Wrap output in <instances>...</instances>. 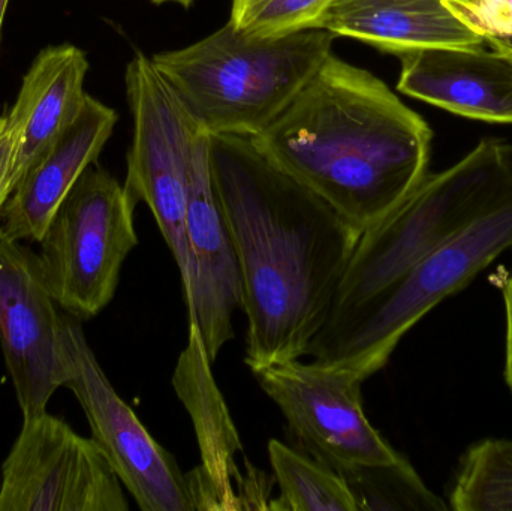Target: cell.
I'll return each instance as SVG.
<instances>
[{
    "label": "cell",
    "instance_id": "ffe728a7",
    "mask_svg": "<svg viewBox=\"0 0 512 511\" xmlns=\"http://www.w3.org/2000/svg\"><path fill=\"white\" fill-rule=\"evenodd\" d=\"M360 511H445L448 504L430 491L408 459L364 467L346 474Z\"/></svg>",
    "mask_w": 512,
    "mask_h": 511
},
{
    "label": "cell",
    "instance_id": "8992f818",
    "mask_svg": "<svg viewBox=\"0 0 512 511\" xmlns=\"http://www.w3.org/2000/svg\"><path fill=\"white\" fill-rule=\"evenodd\" d=\"M137 203L104 168L81 174L42 234L38 258L60 309L78 320L101 314L138 236Z\"/></svg>",
    "mask_w": 512,
    "mask_h": 511
},
{
    "label": "cell",
    "instance_id": "7a4b0ae2",
    "mask_svg": "<svg viewBox=\"0 0 512 511\" xmlns=\"http://www.w3.org/2000/svg\"><path fill=\"white\" fill-rule=\"evenodd\" d=\"M254 141L364 233L426 179L432 129L384 81L331 53Z\"/></svg>",
    "mask_w": 512,
    "mask_h": 511
},
{
    "label": "cell",
    "instance_id": "d6986e66",
    "mask_svg": "<svg viewBox=\"0 0 512 511\" xmlns=\"http://www.w3.org/2000/svg\"><path fill=\"white\" fill-rule=\"evenodd\" d=\"M454 511H512V440L486 438L472 444L447 491Z\"/></svg>",
    "mask_w": 512,
    "mask_h": 511
},
{
    "label": "cell",
    "instance_id": "30bf717a",
    "mask_svg": "<svg viewBox=\"0 0 512 511\" xmlns=\"http://www.w3.org/2000/svg\"><path fill=\"white\" fill-rule=\"evenodd\" d=\"M0 470V511L129 510L122 482L95 441L47 411L23 419Z\"/></svg>",
    "mask_w": 512,
    "mask_h": 511
},
{
    "label": "cell",
    "instance_id": "e0dca14e",
    "mask_svg": "<svg viewBox=\"0 0 512 511\" xmlns=\"http://www.w3.org/2000/svg\"><path fill=\"white\" fill-rule=\"evenodd\" d=\"M319 29L399 57L426 48L484 44L444 0H334Z\"/></svg>",
    "mask_w": 512,
    "mask_h": 511
},
{
    "label": "cell",
    "instance_id": "9c48e42d",
    "mask_svg": "<svg viewBox=\"0 0 512 511\" xmlns=\"http://www.w3.org/2000/svg\"><path fill=\"white\" fill-rule=\"evenodd\" d=\"M66 389L80 402L92 440L143 511H195L188 477L137 414L120 398L84 335L81 320L63 314Z\"/></svg>",
    "mask_w": 512,
    "mask_h": 511
},
{
    "label": "cell",
    "instance_id": "5b68a950",
    "mask_svg": "<svg viewBox=\"0 0 512 511\" xmlns=\"http://www.w3.org/2000/svg\"><path fill=\"white\" fill-rule=\"evenodd\" d=\"M511 249L512 194L375 296L331 315L309 356L369 380L387 366L412 327Z\"/></svg>",
    "mask_w": 512,
    "mask_h": 511
},
{
    "label": "cell",
    "instance_id": "603a6c76",
    "mask_svg": "<svg viewBox=\"0 0 512 511\" xmlns=\"http://www.w3.org/2000/svg\"><path fill=\"white\" fill-rule=\"evenodd\" d=\"M12 162H14V141L6 126V116L3 114L0 116V215L14 191Z\"/></svg>",
    "mask_w": 512,
    "mask_h": 511
},
{
    "label": "cell",
    "instance_id": "7402d4cb",
    "mask_svg": "<svg viewBox=\"0 0 512 511\" xmlns=\"http://www.w3.org/2000/svg\"><path fill=\"white\" fill-rule=\"evenodd\" d=\"M444 5L484 42L512 41V0H444Z\"/></svg>",
    "mask_w": 512,
    "mask_h": 511
},
{
    "label": "cell",
    "instance_id": "4fadbf2b",
    "mask_svg": "<svg viewBox=\"0 0 512 511\" xmlns=\"http://www.w3.org/2000/svg\"><path fill=\"white\" fill-rule=\"evenodd\" d=\"M212 363L200 327L189 320L188 345L180 353L171 383L191 417L200 447V467L186 474L192 503L195 511L251 509L261 471L249 467L246 477L240 473L237 459L243 455V444L213 377Z\"/></svg>",
    "mask_w": 512,
    "mask_h": 511
},
{
    "label": "cell",
    "instance_id": "277c9868",
    "mask_svg": "<svg viewBox=\"0 0 512 511\" xmlns=\"http://www.w3.org/2000/svg\"><path fill=\"white\" fill-rule=\"evenodd\" d=\"M511 194L512 147L495 138L448 170L427 174L390 216L361 234L331 315L375 296Z\"/></svg>",
    "mask_w": 512,
    "mask_h": 511
},
{
    "label": "cell",
    "instance_id": "ac0fdd59",
    "mask_svg": "<svg viewBox=\"0 0 512 511\" xmlns=\"http://www.w3.org/2000/svg\"><path fill=\"white\" fill-rule=\"evenodd\" d=\"M268 459L280 498L271 510L360 511L345 477L304 450L270 440Z\"/></svg>",
    "mask_w": 512,
    "mask_h": 511
},
{
    "label": "cell",
    "instance_id": "5bb4252c",
    "mask_svg": "<svg viewBox=\"0 0 512 511\" xmlns=\"http://www.w3.org/2000/svg\"><path fill=\"white\" fill-rule=\"evenodd\" d=\"M117 113L90 96L77 119L27 168L0 215L11 239L39 242L81 174L96 164L116 128Z\"/></svg>",
    "mask_w": 512,
    "mask_h": 511
},
{
    "label": "cell",
    "instance_id": "ba28073f",
    "mask_svg": "<svg viewBox=\"0 0 512 511\" xmlns=\"http://www.w3.org/2000/svg\"><path fill=\"white\" fill-rule=\"evenodd\" d=\"M254 375L285 417L301 450L340 476L405 458L367 419L361 395L366 380L358 372L321 360L298 359Z\"/></svg>",
    "mask_w": 512,
    "mask_h": 511
},
{
    "label": "cell",
    "instance_id": "484cf974",
    "mask_svg": "<svg viewBox=\"0 0 512 511\" xmlns=\"http://www.w3.org/2000/svg\"><path fill=\"white\" fill-rule=\"evenodd\" d=\"M155 5H165V3H174V5L182 6V8H189L195 0H150Z\"/></svg>",
    "mask_w": 512,
    "mask_h": 511
},
{
    "label": "cell",
    "instance_id": "9a60e30c",
    "mask_svg": "<svg viewBox=\"0 0 512 511\" xmlns=\"http://www.w3.org/2000/svg\"><path fill=\"white\" fill-rule=\"evenodd\" d=\"M397 89L450 113L512 125V60L483 47H435L403 54Z\"/></svg>",
    "mask_w": 512,
    "mask_h": 511
},
{
    "label": "cell",
    "instance_id": "8fae6325",
    "mask_svg": "<svg viewBox=\"0 0 512 511\" xmlns=\"http://www.w3.org/2000/svg\"><path fill=\"white\" fill-rule=\"evenodd\" d=\"M63 314L38 255L0 225V347L23 419L65 386Z\"/></svg>",
    "mask_w": 512,
    "mask_h": 511
},
{
    "label": "cell",
    "instance_id": "6da1fadb",
    "mask_svg": "<svg viewBox=\"0 0 512 511\" xmlns=\"http://www.w3.org/2000/svg\"><path fill=\"white\" fill-rule=\"evenodd\" d=\"M209 138L242 279L246 365L256 372L309 356L363 233L280 170L254 138Z\"/></svg>",
    "mask_w": 512,
    "mask_h": 511
},
{
    "label": "cell",
    "instance_id": "7c38bea8",
    "mask_svg": "<svg viewBox=\"0 0 512 511\" xmlns=\"http://www.w3.org/2000/svg\"><path fill=\"white\" fill-rule=\"evenodd\" d=\"M210 138L201 132L189 173L186 240L191 263L189 320L200 327L210 360L233 341L234 314L242 309V279L227 218L210 165Z\"/></svg>",
    "mask_w": 512,
    "mask_h": 511
},
{
    "label": "cell",
    "instance_id": "2e32d148",
    "mask_svg": "<svg viewBox=\"0 0 512 511\" xmlns=\"http://www.w3.org/2000/svg\"><path fill=\"white\" fill-rule=\"evenodd\" d=\"M87 72L86 53L72 44L45 47L27 69L17 99L5 114L14 141V189L27 168L77 119L87 95Z\"/></svg>",
    "mask_w": 512,
    "mask_h": 511
},
{
    "label": "cell",
    "instance_id": "83f0119b",
    "mask_svg": "<svg viewBox=\"0 0 512 511\" xmlns=\"http://www.w3.org/2000/svg\"><path fill=\"white\" fill-rule=\"evenodd\" d=\"M2 486H3L2 470H0V495H2Z\"/></svg>",
    "mask_w": 512,
    "mask_h": 511
},
{
    "label": "cell",
    "instance_id": "52a82bcc",
    "mask_svg": "<svg viewBox=\"0 0 512 511\" xmlns=\"http://www.w3.org/2000/svg\"><path fill=\"white\" fill-rule=\"evenodd\" d=\"M125 86L134 122L125 188L135 203H146L152 210L179 269L186 302L191 294L189 173L203 131L143 51L129 60Z\"/></svg>",
    "mask_w": 512,
    "mask_h": 511
},
{
    "label": "cell",
    "instance_id": "4316f807",
    "mask_svg": "<svg viewBox=\"0 0 512 511\" xmlns=\"http://www.w3.org/2000/svg\"><path fill=\"white\" fill-rule=\"evenodd\" d=\"M11 0H0V36H2L3 21H5L6 11H8Z\"/></svg>",
    "mask_w": 512,
    "mask_h": 511
},
{
    "label": "cell",
    "instance_id": "44dd1931",
    "mask_svg": "<svg viewBox=\"0 0 512 511\" xmlns=\"http://www.w3.org/2000/svg\"><path fill=\"white\" fill-rule=\"evenodd\" d=\"M334 0H231L228 23L249 38L319 29Z\"/></svg>",
    "mask_w": 512,
    "mask_h": 511
},
{
    "label": "cell",
    "instance_id": "cb8c5ba5",
    "mask_svg": "<svg viewBox=\"0 0 512 511\" xmlns=\"http://www.w3.org/2000/svg\"><path fill=\"white\" fill-rule=\"evenodd\" d=\"M496 284L501 288L504 297L505 317H507V344H505V381L512 395V270L499 273Z\"/></svg>",
    "mask_w": 512,
    "mask_h": 511
},
{
    "label": "cell",
    "instance_id": "d4e9b609",
    "mask_svg": "<svg viewBox=\"0 0 512 511\" xmlns=\"http://www.w3.org/2000/svg\"><path fill=\"white\" fill-rule=\"evenodd\" d=\"M489 44L492 45L495 50L507 54L512 60V41H490Z\"/></svg>",
    "mask_w": 512,
    "mask_h": 511
},
{
    "label": "cell",
    "instance_id": "3957f363",
    "mask_svg": "<svg viewBox=\"0 0 512 511\" xmlns=\"http://www.w3.org/2000/svg\"><path fill=\"white\" fill-rule=\"evenodd\" d=\"M334 38L325 29L249 38L227 23L152 62L201 131L255 138L318 72Z\"/></svg>",
    "mask_w": 512,
    "mask_h": 511
}]
</instances>
